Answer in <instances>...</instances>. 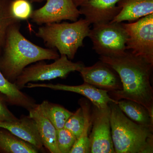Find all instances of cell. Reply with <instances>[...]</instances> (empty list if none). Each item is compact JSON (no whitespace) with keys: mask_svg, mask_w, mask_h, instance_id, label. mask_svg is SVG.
<instances>
[{"mask_svg":"<svg viewBox=\"0 0 153 153\" xmlns=\"http://www.w3.org/2000/svg\"><path fill=\"white\" fill-rule=\"evenodd\" d=\"M109 105L115 153H153V128L130 120L117 103L111 102Z\"/></svg>","mask_w":153,"mask_h":153,"instance_id":"cell-3","label":"cell"},{"mask_svg":"<svg viewBox=\"0 0 153 153\" xmlns=\"http://www.w3.org/2000/svg\"><path fill=\"white\" fill-rule=\"evenodd\" d=\"M117 5L120 10L112 22L131 23L153 14V0H119Z\"/></svg>","mask_w":153,"mask_h":153,"instance_id":"cell-14","label":"cell"},{"mask_svg":"<svg viewBox=\"0 0 153 153\" xmlns=\"http://www.w3.org/2000/svg\"><path fill=\"white\" fill-rule=\"evenodd\" d=\"M5 97L0 93V121L12 122L18 119L8 108Z\"/></svg>","mask_w":153,"mask_h":153,"instance_id":"cell-25","label":"cell"},{"mask_svg":"<svg viewBox=\"0 0 153 153\" xmlns=\"http://www.w3.org/2000/svg\"><path fill=\"white\" fill-rule=\"evenodd\" d=\"M11 0H0V52L4 43L9 27L16 22H21L14 18L10 8Z\"/></svg>","mask_w":153,"mask_h":153,"instance_id":"cell-21","label":"cell"},{"mask_svg":"<svg viewBox=\"0 0 153 153\" xmlns=\"http://www.w3.org/2000/svg\"><path fill=\"white\" fill-rule=\"evenodd\" d=\"M79 105L82 108L84 115V128L81 135L76 140L69 153H90L88 134L92 125L91 110L90 104L84 99L79 100Z\"/></svg>","mask_w":153,"mask_h":153,"instance_id":"cell-19","label":"cell"},{"mask_svg":"<svg viewBox=\"0 0 153 153\" xmlns=\"http://www.w3.org/2000/svg\"><path fill=\"white\" fill-rule=\"evenodd\" d=\"M80 15L73 0H47L44 6L33 11L30 19L36 25H42L63 20L76 22Z\"/></svg>","mask_w":153,"mask_h":153,"instance_id":"cell-9","label":"cell"},{"mask_svg":"<svg viewBox=\"0 0 153 153\" xmlns=\"http://www.w3.org/2000/svg\"><path fill=\"white\" fill-rule=\"evenodd\" d=\"M0 93L5 97L8 104L20 107L28 111L37 105L36 100L33 97L22 92L16 83L9 81L1 70Z\"/></svg>","mask_w":153,"mask_h":153,"instance_id":"cell-16","label":"cell"},{"mask_svg":"<svg viewBox=\"0 0 153 153\" xmlns=\"http://www.w3.org/2000/svg\"><path fill=\"white\" fill-rule=\"evenodd\" d=\"M73 1L75 5L78 7L81 5L85 0H73Z\"/></svg>","mask_w":153,"mask_h":153,"instance_id":"cell-26","label":"cell"},{"mask_svg":"<svg viewBox=\"0 0 153 153\" xmlns=\"http://www.w3.org/2000/svg\"><path fill=\"white\" fill-rule=\"evenodd\" d=\"M99 60L116 71L122 83L121 90L108 92L110 97L116 101L127 99L142 105L153 117V90L150 82L153 65L131 52L116 57L100 56Z\"/></svg>","mask_w":153,"mask_h":153,"instance_id":"cell-1","label":"cell"},{"mask_svg":"<svg viewBox=\"0 0 153 153\" xmlns=\"http://www.w3.org/2000/svg\"><path fill=\"white\" fill-rule=\"evenodd\" d=\"M31 3H40L47 0H29Z\"/></svg>","mask_w":153,"mask_h":153,"instance_id":"cell-27","label":"cell"},{"mask_svg":"<svg viewBox=\"0 0 153 153\" xmlns=\"http://www.w3.org/2000/svg\"><path fill=\"white\" fill-rule=\"evenodd\" d=\"M117 104L122 111L133 121L140 125L153 128V117L142 105L127 99L118 100Z\"/></svg>","mask_w":153,"mask_h":153,"instance_id":"cell-18","label":"cell"},{"mask_svg":"<svg viewBox=\"0 0 153 153\" xmlns=\"http://www.w3.org/2000/svg\"><path fill=\"white\" fill-rule=\"evenodd\" d=\"M123 25L128 35L126 50L153 65V14Z\"/></svg>","mask_w":153,"mask_h":153,"instance_id":"cell-7","label":"cell"},{"mask_svg":"<svg viewBox=\"0 0 153 153\" xmlns=\"http://www.w3.org/2000/svg\"><path fill=\"white\" fill-rule=\"evenodd\" d=\"M25 88H46L53 90L63 91L74 92L86 97L93 104L99 108H103L107 106L111 102L117 103V101L113 99L110 96L108 91L102 90L84 82L79 85H68L57 83H33L29 82Z\"/></svg>","mask_w":153,"mask_h":153,"instance_id":"cell-11","label":"cell"},{"mask_svg":"<svg viewBox=\"0 0 153 153\" xmlns=\"http://www.w3.org/2000/svg\"><path fill=\"white\" fill-rule=\"evenodd\" d=\"M119 0H85L80 7V15L91 25L111 22L120 10Z\"/></svg>","mask_w":153,"mask_h":153,"instance_id":"cell-12","label":"cell"},{"mask_svg":"<svg viewBox=\"0 0 153 153\" xmlns=\"http://www.w3.org/2000/svg\"><path fill=\"white\" fill-rule=\"evenodd\" d=\"M71 131L64 128L56 130V140L60 153H69L76 140Z\"/></svg>","mask_w":153,"mask_h":153,"instance_id":"cell-23","label":"cell"},{"mask_svg":"<svg viewBox=\"0 0 153 153\" xmlns=\"http://www.w3.org/2000/svg\"><path fill=\"white\" fill-rule=\"evenodd\" d=\"M84 125V115L80 107L69 117L65 123L64 128L71 131L77 139L82 134Z\"/></svg>","mask_w":153,"mask_h":153,"instance_id":"cell-24","label":"cell"},{"mask_svg":"<svg viewBox=\"0 0 153 153\" xmlns=\"http://www.w3.org/2000/svg\"><path fill=\"white\" fill-rule=\"evenodd\" d=\"M21 26L19 22L9 27L0 54V70L13 83L30 64L60 57L56 49L43 48L28 40L20 32Z\"/></svg>","mask_w":153,"mask_h":153,"instance_id":"cell-2","label":"cell"},{"mask_svg":"<svg viewBox=\"0 0 153 153\" xmlns=\"http://www.w3.org/2000/svg\"><path fill=\"white\" fill-rule=\"evenodd\" d=\"M0 122H1V121H0Z\"/></svg>","mask_w":153,"mask_h":153,"instance_id":"cell-28","label":"cell"},{"mask_svg":"<svg viewBox=\"0 0 153 153\" xmlns=\"http://www.w3.org/2000/svg\"><path fill=\"white\" fill-rule=\"evenodd\" d=\"M90 24L85 19L72 23H54L38 28L36 36L44 41L46 47L56 49L60 55L74 59L79 48L83 46V40L88 37Z\"/></svg>","mask_w":153,"mask_h":153,"instance_id":"cell-4","label":"cell"},{"mask_svg":"<svg viewBox=\"0 0 153 153\" xmlns=\"http://www.w3.org/2000/svg\"><path fill=\"white\" fill-rule=\"evenodd\" d=\"M93 25L88 37L97 53L100 56L116 57L125 53L128 35L122 22Z\"/></svg>","mask_w":153,"mask_h":153,"instance_id":"cell-5","label":"cell"},{"mask_svg":"<svg viewBox=\"0 0 153 153\" xmlns=\"http://www.w3.org/2000/svg\"><path fill=\"white\" fill-rule=\"evenodd\" d=\"M84 82L108 92L121 90L122 83L116 71L100 60L93 66H84L79 71Z\"/></svg>","mask_w":153,"mask_h":153,"instance_id":"cell-10","label":"cell"},{"mask_svg":"<svg viewBox=\"0 0 153 153\" xmlns=\"http://www.w3.org/2000/svg\"><path fill=\"white\" fill-rule=\"evenodd\" d=\"M10 8L14 18L20 21L30 19L33 11L29 0H11Z\"/></svg>","mask_w":153,"mask_h":153,"instance_id":"cell-22","label":"cell"},{"mask_svg":"<svg viewBox=\"0 0 153 153\" xmlns=\"http://www.w3.org/2000/svg\"><path fill=\"white\" fill-rule=\"evenodd\" d=\"M35 63L26 67L14 82L21 90L29 82L66 78L71 72H79L85 66L82 62H72L65 55H60L51 64L43 60Z\"/></svg>","mask_w":153,"mask_h":153,"instance_id":"cell-6","label":"cell"},{"mask_svg":"<svg viewBox=\"0 0 153 153\" xmlns=\"http://www.w3.org/2000/svg\"><path fill=\"white\" fill-rule=\"evenodd\" d=\"M40 105L44 114L56 130L63 128L66 122L73 113L60 105L47 100L42 102Z\"/></svg>","mask_w":153,"mask_h":153,"instance_id":"cell-20","label":"cell"},{"mask_svg":"<svg viewBox=\"0 0 153 153\" xmlns=\"http://www.w3.org/2000/svg\"><path fill=\"white\" fill-rule=\"evenodd\" d=\"M0 128L6 129L16 136L35 147L39 151L44 150V146L36 122L30 116L22 115L12 122H0Z\"/></svg>","mask_w":153,"mask_h":153,"instance_id":"cell-13","label":"cell"},{"mask_svg":"<svg viewBox=\"0 0 153 153\" xmlns=\"http://www.w3.org/2000/svg\"><path fill=\"white\" fill-rule=\"evenodd\" d=\"M0 152L37 153L39 151L8 130L0 128Z\"/></svg>","mask_w":153,"mask_h":153,"instance_id":"cell-17","label":"cell"},{"mask_svg":"<svg viewBox=\"0 0 153 153\" xmlns=\"http://www.w3.org/2000/svg\"><path fill=\"white\" fill-rule=\"evenodd\" d=\"M92 126L89 135L91 153H115L111 137L109 105L103 108L93 105L91 110Z\"/></svg>","mask_w":153,"mask_h":153,"instance_id":"cell-8","label":"cell"},{"mask_svg":"<svg viewBox=\"0 0 153 153\" xmlns=\"http://www.w3.org/2000/svg\"><path fill=\"white\" fill-rule=\"evenodd\" d=\"M29 116L36 122L44 147L51 153H60L57 145L56 129L45 115L40 104L28 111Z\"/></svg>","mask_w":153,"mask_h":153,"instance_id":"cell-15","label":"cell"}]
</instances>
